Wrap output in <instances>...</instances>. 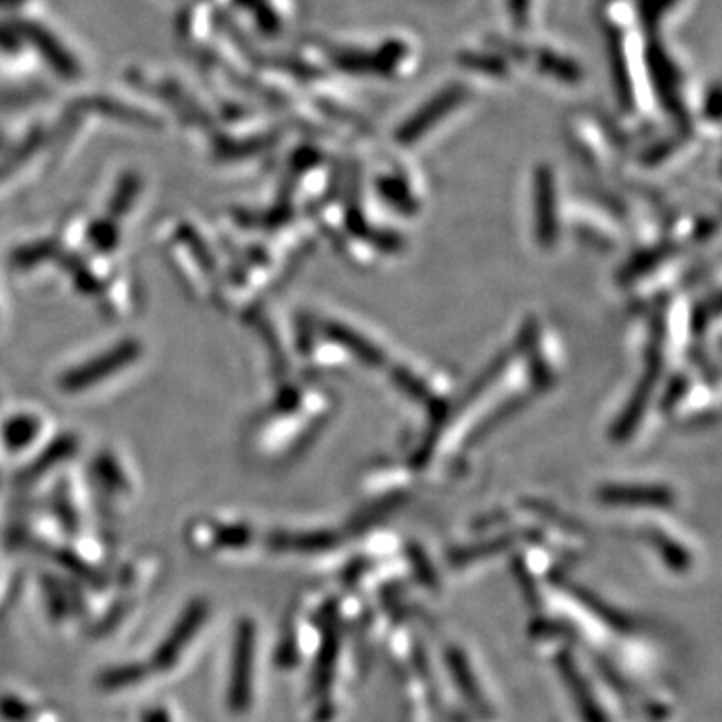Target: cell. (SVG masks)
Returning <instances> with one entry per match:
<instances>
[{
	"mask_svg": "<svg viewBox=\"0 0 722 722\" xmlns=\"http://www.w3.org/2000/svg\"><path fill=\"white\" fill-rule=\"evenodd\" d=\"M335 648H337V638H335L334 631L327 633L325 638V646H323L322 656H320V668H317V687H325L332 678V670H334V656Z\"/></svg>",
	"mask_w": 722,
	"mask_h": 722,
	"instance_id": "9c48e42d",
	"label": "cell"
},
{
	"mask_svg": "<svg viewBox=\"0 0 722 722\" xmlns=\"http://www.w3.org/2000/svg\"><path fill=\"white\" fill-rule=\"evenodd\" d=\"M251 631L245 628L244 638L239 640V653H237V665H235L234 694L235 704H247L249 694V667H251Z\"/></svg>",
	"mask_w": 722,
	"mask_h": 722,
	"instance_id": "52a82bcc",
	"label": "cell"
},
{
	"mask_svg": "<svg viewBox=\"0 0 722 722\" xmlns=\"http://www.w3.org/2000/svg\"><path fill=\"white\" fill-rule=\"evenodd\" d=\"M448 665L452 668L454 672V678H456L457 687L462 690V694L470 700V704L476 709V711L482 712V714H489L488 702L482 697V692L478 690V685H476V678L472 675V670L467 667L466 658L460 655L457 650H452L448 655Z\"/></svg>",
	"mask_w": 722,
	"mask_h": 722,
	"instance_id": "8992f818",
	"label": "cell"
},
{
	"mask_svg": "<svg viewBox=\"0 0 722 722\" xmlns=\"http://www.w3.org/2000/svg\"><path fill=\"white\" fill-rule=\"evenodd\" d=\"M23 29L24 34L33 41L34 45L39 46L41 55L45 56L56 73H61L65 77H75L77 75L78 68L75 61H73V56L68 55L67 51L56 43L55 36H51L36 24L24 23Z\"/></svg>",
	"mask_w": 722,
	"mask_h": 722,
	"instance_id": "3957f363",
	"label": "cell"
},
{
	"mask_svg": "<svg viewBox=\"0 0 722 722\" xmlns=\"http://www.w3.org/2000/svg\"><path fill=\"white\" fill-rule=\"evenodd\" d=\"M332 335H334V340H337L340 344H344L345 347L354 349V354L362 357V359L367 362V364L378 366V364L384 362V356H381V352H379L378 347H376V345L367 344L366 340H362V335L352 334L349 330H345L342 325L332 327Z\"/></svg>",
	"mask_w": 722,
	"mask_h": 722,
	"instance_id": "ba28073f",
	"label": "cell"
},
{
	"mask_svg": "<svg viewBox=\"0 0 722 722\" xmlns=\"http://www.w3.org/2000/svg\"><path fill=\"white\" fill-rule=\"evenodd\" d=\"M560 668H562V675H564V680H567L568 687L572 690L574 699H576L578 707H580V712L584 716L586 722H606L604 719V712L601 711L599 702L592 697L584 678L580 677L572 660L568 656H560Z\"/></svg>",
	"mask_w": 722,
	"mask_h": 722,
	"instance_id": "277c9868",
	"label": "cell"
},
{
	"mask_svg": "<svg viewBox=\"0 0 722 722\" xmlns=\"http://www.w3.org/2000/svg\"><path fill=\"white\" fill-rule=\"evenodd\" d=\"M536 207H538V237L540 244L550 247L556 241V200L554 181L550 171H540L538 175V195H536Z\"/></svg>",
	"mask_w": 722,
	"mask_h": 722,
	"instance_id": "7a4b0ae2",
	"label": "cell"
},
{
	"mask_svg": "<svg viewBox=\"0 0 722 722\" xmlns=\"http://www.w3.org/2000/svg\"><path fill=\"white\" fill-rule=\"evenodd\" d=\"M601 500L616 506H655L665 508L672 504L670 489L660 486H606L601 489Z\"/></svg>",
	"mask_w": 722,
	"mask_h": 722,
	"instance_id": "6da1fadb",
	"label": "cell"
},
{
	"mask_svg": "<svg viewBox=\"0 0 722 722\" xmlns=\"http://www.w3.org/2000/svg\"><path fill=\"white\" fill-rule=\"evenodd\" d=\"M658 371H660V362L655 359V362L650 364L648 376H646L645 381L640 384V388L636 389L631 406L626 408L623 418H621V422L616 425V438H628L631 432H633L634 425L638 423V418H640L643 411L646 410V403H648V398H650L653 384H655L656 374H658Z\"/></svg>",
	"mask_w": 722,
	"mask_h": 722,
	"instance_id": "5b68a950",
	"label": "cell"
}]
</instances>
